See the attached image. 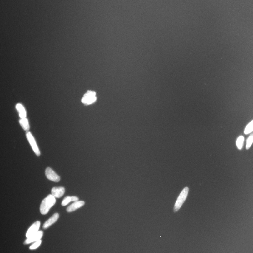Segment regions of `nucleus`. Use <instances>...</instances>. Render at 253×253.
I'll return each instance as SVG.
<instances>
[{"mask_svg": "<svg viewBox=\"0 0 253 253\" xmlns=\"http://www.w3.org/2000/svg\"><path fill=\"white\" fill-rule=\"evenodd\" d=\"M72 201L76 202L78 201V198L77 197L75 196H71Z\"/></svg>", "mask_w": 253, "mask_h": 253, "instance_id": "18", "label": "nucleus"}, {"mask_svg": "<svg viewBox=\"0 0 253 253\" xmlns=\"http://www.w3.org/2000/svg\"><path fill=\"white\" fill-rule=\"evenodd\" d=\"M41 243L42 241L41 240L36 241L34 243L30 246V249L31 250H34L37 249L40 246Z\"/></svg>", "mask_w": 253, "mask_h": 253, "instance_id": "17", "label": "nucleus"}, {"mask_svg": "<svg viewBox=\"0 0 253 253\" xmlns=\"http://www.w3.org/2000/svg\"><path fill=\"white\" fill-rule=\"evenodd\" d=\"M26 136L27 138L28 141H29L31 147H32L33 151L34 152L37 156H40L41 155L40 151L39 150L34 137L33 136L32 133H31L29 131H27L26 134Z\"/></svg>", "mask_w": 253, "mask_h": 253, "instance_id": "4", "label": "nucleus"}, {"mask_svg": "<svg viewBox=\"0 0 253 253\" xmlns=\"http://www.w3.org/2000/svg\"><path fill=\"white\" fill-rule=\"evenodd\" d=\"M40 225V222L39 221L33 223L28 230L26 234V237L27 238H29L37 233L39 231Z\"/></svg>", "mask_w": 253, "mask_h": 253, "instance_id": "6", "label": "nucleus"}, {"mask_svg": "<svg viewBox=\"0 0 253 253\" xmlns=\"http://www.w3.org/2000/svg\"><path fill=\"white\" fill-rule=\"evenodd\" d=\"M244 140V137L241 136H239L236 141V145L239 150H241L242 149Z\"/></svg>", "mask_w": 253, "mask_h": 253, "instance_id": "14", "label": "nucleus"}, {"mask_svg": "<svg viewBox=\"0 0 253 253\" xmlns=\"http://www.w3.org/2000/svg\"><path fill=\"white\" fill-rule=\"evenodd\" d=\"M59 217V215L58 213H55L51 217L45 222L43 225V228L44 229H47L52 224L55 223L57 221Z\"/></svg>", "mask_w": 253, "mask_h": 253, "instance_id": "10", "label": "nucleus"}, {"mask_svg": "<svg viewBox=\"0 0 253 253\" xmlns=\"http://www.w3.org/2000/svg\"><path fill=\"white\" fill-rule=\"evenodd\" d=\"M96 95V93L94 91H87L82 98V103L87 106L94 103L97 100Z\"/></svg>", "mask_w": 253, "mask_h": 253, "instance_id": "3", "label": "nucleus"}, {"mask_svg": "<svg viewBox=\"0 0 253 253\" xmlns=\"http://www.w3.org/2000/svg\"><path fill=\"white\" fill-rule=\"evenodd\" d=\"M45 174L47 178L50 181L55 182L60 181V178L51 168L47 167L45 171Z\"/></svg>", "mask_w": 253, "mask_h": 253, "instance_id": "5", "label": "nucleus"}, {"mask_svg": "<svg viewBox=\"0 0 253 253\" xmlns=\"http://www.w3.org/2000/svg\"><path fill=\"white\" fill-rule=\"evenodd\" d=\"M188 191H189V188L188 187H185L180 193L178 198H177L175 205H174V212L178 211L182 204H184L187 197Z\"/></svg>", "mask_w": 253, "mask_h": 253, "instance_id": "2", "label": "nucleus"}, {"mask_svg": "<svg viewBox=\"0 0 253 253\" xmlns=\"http://www.w3.org/2000/svg\"><path fill=\"white\" fill-rule=\"evenodd\" d=\"M65 193V188L62 187H54L52 190V195L56 198H60L63 196Z\"/></svg>", "mask_w": 253, "mask_h": 253, "instance_id": "9", "label": "nucleus"}, {"mask_svg": "<svg viewBox=\"0 0 253 253\" xmlns=\"http://www.w3.org/2000/svg\"><path fill=\"white\" fill-rule=\"evenodd\" d=\"M253 131V120L251 121L247 125L245 128L244 133L246 135L248 134Z\"/></svg>", "mask_w": 253, "mask_h": 253, "instance_id": "13", "label": "nucleus"}, {"mask_svg": "<svg viewBox=\"0 0 253 253\" xmlns=\"http://www.w3.org/2000/svg\"><path fill=\"white\" fill-rule=\"evenodd\" d=\"M43 232L42 231H39L35 234L27 238L26 240L25 241L24 244H29L34 242L40 240L43 237Z\"/></svg>", "mask_w": 253, "mask_h": 253, "instance_id": "7", "label": "nucleus"}, {"mask_svg": "<svg viewBox=\"0 0 253 253\" xmlns=\"http://www.w3.org/2000/svg\"><path fill=\"white\" fill-rule=\"evenodd\" d=\"M20 125L25 131H27L29 130L30 126L29 121L26 118L21 119L19 121Z\"/></svg>", "mask_w": 253, "mask_h": 253, "instance_id": "12", "label": "nucleus"}, {"mask_svg": "<svg viewBox=\"0 0 253 253\" xmlns=\"http://www.w3.org/2000/svg\"><path fill=\"white\" fill-rule=\"evenodd\" d=\"M72 201L71 196H67L64 198L62 202V205L63 206H66L70 202Z\"/></svg>", "mask_w": 253, "mask_h": 253, "instance_id": "16", "label": "nucleus"}, {"mask_svg": "<svg viewBox=\"0 0 253 253\" xmlns=\"http://www.w3.org/2000/svg\"><path fill=\"white\" fill-rule=\"evenodd\" d=\"M55 198L52 195H49L42 201L40 205V212L42 215H46L49 212L50 208L56 203Z\"/></svg>", "mask_w": 253, "mask_h": 253, "instance_id": "1", "label": "nucleus"}, {"mask_svg": "<svg viewBox=\"0 0 253 253\" xmlns=\"http://www.w3.org/2000/svg\"><path fill=\"white\" fill-rule=\"evenodd\" d=\"M15 107L18 112L21 119L26 118L27 112L23 105L21 103H18L16 104Z\"/></svg>", "mask_w": 253, "mask_h": 253, "instance_id": "11", "label": "nucleus"}, {"mask_svg": "<svg viewBox=\"0 0 253 253\" xmlns=\"http://www.w3.org/2000/svg\"><path fill=\"white\" fill-rule=\"evenodd\" d=\"M253 143V134L250 135V136L247 140L246 145V150H248L251 147Z\"/></svg>", "mask_w": 253, "mask_h": 253, "instance_id": "15", "label": "nucleus"}, {"mask_svg": "<svg viewBox=\"0 0 253 253\" xmlns=\"http://www.w3.org/2000/svg\"><path fill=\"white\" fill-rule=\"evenodd\" d=\"M85 202L83 201H78L74 202L67 207V212H71L83 206Z\"/></svg>", "mask_w": 253, "mask_h": 253, "instance_id": "8", "label": "nucleus"}]
</instances>
